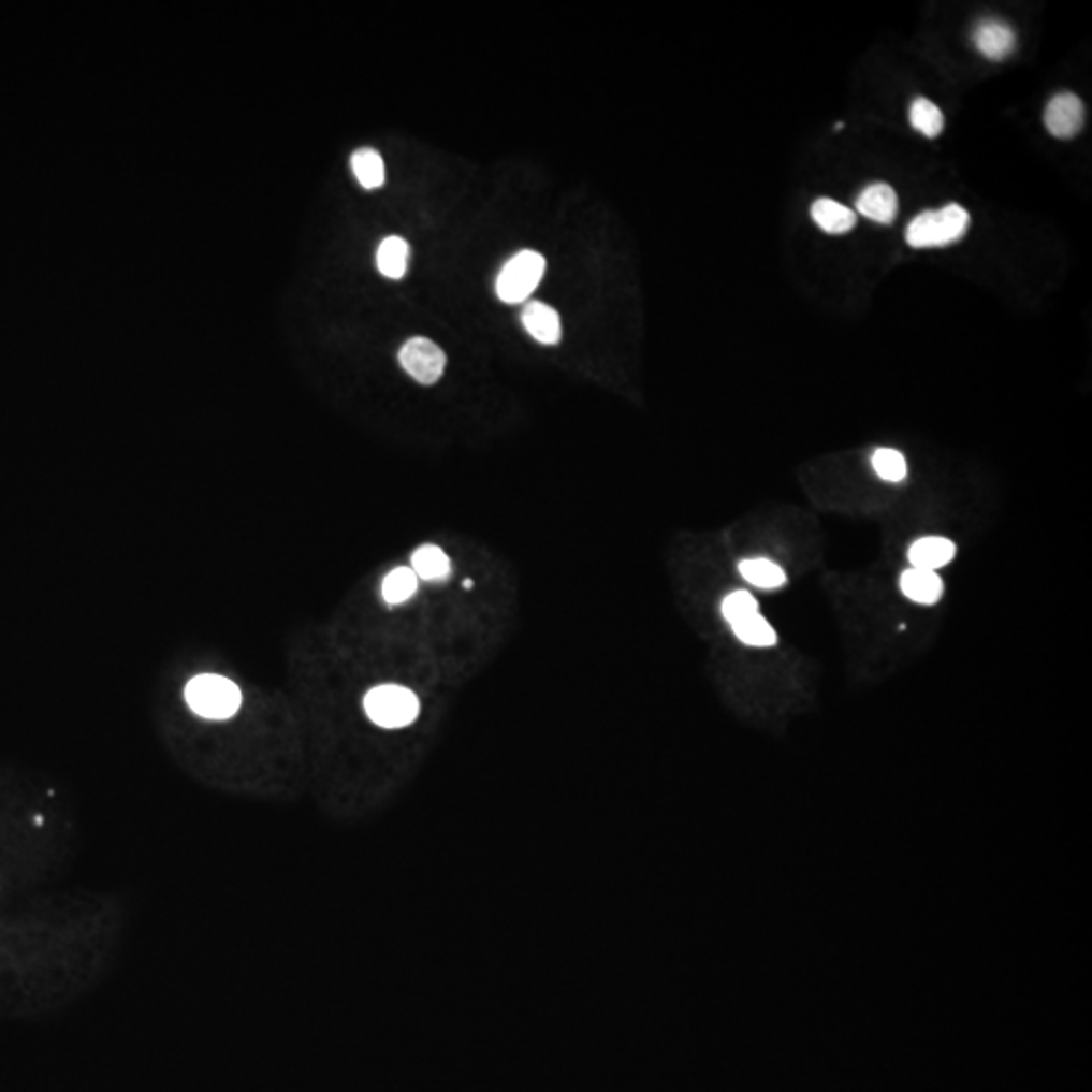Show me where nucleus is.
Wrapping results in <instances>:
<instances>
[{
	"label": "nucleus",
	"instance_id": "obj_2",
	"mask_svg": "<svg viewBox=\"0 0 1092 1092\" xmlns=\"http://www.w3.org/2000/svg\"><path fill=\"white\" fill-rule=\"evenodd\" d=\"M191 711L208 720H227L242 707V690L235 682L219 674H199L185 688Z\"/></svg>",
	"mask_w": 1092,
	"mask_h": 1092
},
{
	"label": "nucleus",
	"instance_id": "obj_10",
	"mask_svg": "<svg viewBox=\"0 0 1092 1092\" xmlns=\"http://www.w3.org/2000/svg\"><path fill=\"white\" fill-rule=\"evenodd\" d=\"M522 324L526 332L538 340L540 345H558L560 340V318L556 314L555 308L542 304V302H530L526 304L524 312H522Z\"/></svg>",
	"mask_w": 1092,
	"mask_h": 1092
},
{
	"label": "nucleus",
	"instance_id": "obj_4",
	"mask_svg": "<svg viewBox=\"0 0 1092 1092\" xmlns=\"http://www.w3.org/2000/svg\"><path fill=\"white\" fill-rule=\"evenodd\" d=\"M544 270V258L538 251L524 249L512 260L506 261L503 272L496 278V294L506 304H521L537 290Z\"/></svg>",
	"mask_w": 1092,
	"mask_h": 1092
},
{
	"label": "nucleus",
	"instance_id": "obj_20",
	"mask_svg": "<svg viewBox=\"0 0 1092 1092\" xmlns=\"http://www.w3.org/2000/svg\"><path fill=\"white\" fill-rule=\"evenodd\" d=\"M872 468L880 480L899 484L908 476V464L901 451L880 448L872 453Z\"/></svg>",
	"mask_w": 1092,
	"mask_h": 1092
},
{
	"label": "nucleus",
	"instance_id": "obj_6",
	"mask_svg": "<svg viewBox=\"0 0 1092 1092\" xmlns=\"http://www.w3.org/2000/svg\"><path fill=\"white\" fill-rule=\"evenodd\" d=\"M1044 123L1046 130L1058 140L1075 139L1076 134L1084 126V104L1082 100L1071 93L1062 91L1057 93L1044 112Z\"/></svg>",
	"mask_w": 1092,
	"mask_h": 1092
},
{
	"label": "nucleus",
	"instance_id": "obj_13",
	"mask_svg": "<svg viewBox=\"0 0 1092 1092\" xmlns=\"http://www.w3.org/2000/svg\"><path fill=\"white\" fill-rule=\"evenodd\" d=\"M739 572L753 587L763 591L781 589L787 583V574L777 563L769 558H746L739 563Z\"/></svg>",
	"mask_w": 1092,
	"mask_h": 1092
},
{
	"label": "nucleus",
	"instance_id": "obj_7",
	"mask_svg": "<svg viewBox=\"0 0 1092 1092\" xmlns=\"http://www.w3.org/2000/svg\"><path fill=\"white\" fill-rule=\"evenodd\" d=\"M973 45L991 61H1004L1016 49V33L1000 18H984L973 29Z\"/></svg>",
	"mask_w": 1092,
	"mask_h": 1092
},
{
	"label": "nucleus",
	"instance_id": "obj_9",
	"mask_svg": "<svg viewBox=\"0 0 1092 1092\" xmlns=\"http://www.w3.org/2000/svg\"><path fill=\"white\" fill-rule=\"evenodd\" d=\"M957 555V547L949 538L924 537L915 540L908 549V560L913 569L936 572L947 567Z\"/></svg>",
	"mask_w": 1092,
	"mask_h": 1092
},
{
	"label": "nucleus",
	"instance_id": "obj_3",
	"mask_svg": "<svg viewBox=\"0 0 1092 1092\" xmlns=\"http://www.w3.org/2000/svg\"><path fill=\"white\" fill-rule=\"evenodd\" d=\"M364 712L377 727L403 728L416 723L421 704L413 690L397 684H384L364 696Z\"/></svg>",
	"mask_w": 1092,
	"mask_h": 1092
},
{
	"label": "nucleus",
	"instance_id": "obj_8",
	"mask_svg": "<svg viewBox=\"0 0 1092 1092\" xmlns=\"http://www.w3.org/2000/svg\"><path fill=\"white\" fill-rule=\"evenodd\" d=\"M856 208L870 221L890 225L899 215V196L890 185L874 183L860 192V196L856 199Z\"/></svg>",
	"mask_w": 1092,
	"mask_h": 1092
},
{
	"label": "nucleus",
	"instance_id": "obj_14",
	"mask_svg": "<svg viewBox=\"0 0 1092 1092\" xmlns=\"http://www.w3.org/2000/svg\"><path fill=\"white\" fill-rule=\"evenodd\" d=\"M411 563H413V571H416L419 579L423 581H446L451 574V560L450 556L446 555L439 547L435 544H423L419 547L413 556H411Z\"/></svg>",
	"mask_w": 1092,
	"mask_h": 1092
},
{
	"label": "nucleus",
	"instance_id": "obj_12",
	"mask_svg": "<svg viewBox=\"0 0 1092 1092\" xmlns=\"http://www.w3.org/2000/svg\"><path fill=\"white\" fill-rule=\"evenodd\" d=\"M812 219L830 235H844L856 227V213L832 199H817L812 205Z\"/></svg>",
	"mask_w": 1092,
	"mask_h": 1092
},
{
	"label": "nucleus",
	"instance_id": "obj_11",
	"mask_svg": "<svg viewBox=\"0 0 1092 1092\" xmlns=\"http://www.w3.org/2000/svg\"><path fill=\"white\" fill-rule=\"evenodd\" d=\"M943 579L933 571L922 569H908L902 572L901 591L902 595L919 606H935L943 597Z\"/></svg>",
	"mask_w": 1092,
	"mask_h": 1092
},
{
	"label": "nucleus",
	"instance_id": "obj_5",
	"mask_svg": "<svg viewBox=\"0 0 1092 1092\" xmlns=\"http://www.w3.org/2000/svg\"><path fill=\"white\" fill-rule=\"evenodd\" d=\"M399 363L411 379L421 384H435L441 379L448 359L429 338L416 336L401 347Z\"/></svg>",
	"mask_w": 1092,
	"mask_h": 1092
},
{
	"label": "nucleus",
	"instance_id": "obj_17",
	"mask_svg": "<svg viewBox=\"0 0 1092 1092\" xmlns=\"http://www.w3.org/2000/svg\"><path fill=\"white\" fill-rule=\"evenodd\" d=\"M352 173L364 189H379L384 185V162L373 148H361L352 155Z\"/></svg>",
	"mask_w": 1092,
	"mask_h": 1092
},
{
	"label": "nucleus",
	"instance_id": "obj_1",
	"mask_svg": "<svg viewBox=\"0 0 1092 1092\" xmlns=\"http://www.w3.org/2000/svg\"><path fill=\"white\" fill-rule=\"evenodd\" d=\"M970 213L961 205L951 203L941 210H924L906 227V243L915 249L947 247L963 239L970 229Z\"/></svg>",
	"mask_w": 1092,
	"mask_h": 1092
},
{
	"label": "nucleus",
	"instance_id": "obj_19",
	"mask_svg": "<svg viewBox=\"0 0 1092 1092\" xmlns=\"http://www.w3.org/2000/svg\"><path fill=\"white\" fill-rule=\"evenodd\" d=\"M908 116H911V126L927 139H936L945 128L943 112L938 110V105L933 104L927 98H917L911 104Z\"/></svg>",
	"mask_w": 1092,
	"mask_h": 1092
},
{
	"label": "nucleus",
	"instance_id": "obj_15",
	"mask_svg": "<svg viewBox=\"0 0 1092 1092\" xmlns=\"http://www.w3.org/2000/svg\"><path fill=\"white\" fill-rule=\"evenodd\" d=\"M409 245L397 235L387 237L377 251V267L384 278L401 279L407 272Z\"/></svg>",
	"mask_w": 1092,
	"mask_h": 1092
},
{
	"label": "nucleus",
	"instance_id": "obj_21",
	"mask_svg": "<svg viewBox=\"0 0 1092 1092\" xmlns=\"http://www.w3.org/2000/svg\"><path fill=\"white\" fill-rule=\"evenodd\" d=\"M755 613H759V603L746 591H734L727 595L723 601V617L730 625L739 624Z\"/></svg>",
	"mask_w": 1092,
	"mask_h": 1092
},
{
	"label": "nucleus",
	"instance_id": "obj_16",
	"mask_svg": "<svg viewBox=\"0 0 1092 1092\" xmlns=\"http://www.w3.org/2000/svg\"><path fill=\"white\" fill-rule=\"evenodd\" d=\"M419 589V577L409 567H397L382 581V599L389 606H401L409 601Z\"/></svg>",
	"mask_w": 1092,
	"mask_h": 1092
},
{
	"label": "nucleus",
	"instance_id": "obj_18",
	"mask_svg": "<svg viewBox=\"0 0 1092 1092\" xmlns=\"http://www.w3.org/2000/svg\"><path fill=\"white\" fill-rule=\"evenodd\" d=\"M734 636L753 647H773L777 643V631L765 620L761 613H755L739 624L730 625Z\"/></svg>",
	"mask_w": 1092,
	"mask_h": 1092
},
{
	"label": "nucleus",
	"instance_id": "obj_22",
	"mask_svg": "<svg viewBox=\"0 0 1092 1092\" xmlns=\"http://www.w3.org/2000/svg\"><path fill=\"white\" fill-rule=\"evenodd\" d=\"M464 587H466V589H471V587H474V581H471V579H466V581H464Z\"/></svg>",
	"mask_w": 1092,
	"mask_h": 1092
}]
</instances>
